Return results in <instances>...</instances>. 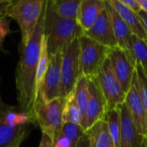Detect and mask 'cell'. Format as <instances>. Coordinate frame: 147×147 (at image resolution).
Returning a JSON list of instances; mask_svg holds the SVG:
<instances>
[{"label": "cell", "instance_id": "12", "mask_svg": "<svg viewBox=\"0 0 147 147\" xmlns=\"http://www.w3.org/2000/svg\"><path fill=\"white\" fill-rule=\"evenodd\" d=\"M84 35L109 48L118 47L113 29L111 16L107 7L102 12L93 26L84 32Z\"/></svg>", "mask_w": 147, "mask_h": 147}, {"label": "cell", "instance_id": "6", "mask_svg": "<svg viewBox=\"0 0 147 147\" xmlns=\"http://www.w3.org/2000/svg\"><path fill=\"white\" fill-rule=\"evenodd\" d=\"M78 39L71 41L62 50L61 97H66L74 90L78 78L82 76L80 68V45Z\"/></svg>", "mask_w": 147, "mask_h": 147}, {"label": "cell", "instance_id": "3", "mask_svg": "<svg viewBox=\"0 0 147 147\" xmlns=\"http://www.w3.org/2000/svg\"><path fill=\"white\" fill-rule=\"evenodd\" d=\"M47 0H11L7 9V17L15 20L21 30L22 45L31 40Z\"/></svg>", "mask_w": 147, "mask_h": 147}, {"label": "cell", "instance_id": "23", "mask_svg": "<svg viewBox=\"0 0 147 147\" xmlns=\"http://www.w3.org/2000/svg\"><path fill=\"white\" fill-rule=\"evenodd\" d=\"M49 59H50V55H49L48 49H47V40H46L45 34H44L42 47H41V52H40V59H39L37 73H36V99H37V96L40 91L41 84L43 82L44 77L46 75V72H47L48 65H49Z\"/></svg>", "mask_w": 147, "mask_h": 147}, {"label": "cell", "instance_id": "32", "mask_svg": "<svg viewBox=\"0 0 147 147\" xmlns=\"http://www.w3.org/2000/svg\"><path fill=\"white\" fill-rule=\"evenodd\" d=\"M75 147H90V139L87 132L80 138Z\"/></svg>", "mask_w": 147, "mask_h": 147}, {"label": "cell", "instance_id": "15", "mask_svg": "<svg viewBox=\"0 0 147 147\" xmlns=\"http://www.w3.org/2000/svg\"><path fill=\"white\" fill-rule=\"evenodd\" d=\"M105 3L111 16L113 29L117 42V47L123 50L128 51L131 53L130 45H131L132 36L134 34L133 32L131 31L127 24L124 22V20L121 18V16L117 13L115 8L110 4L109 0H105Z\"/></svg>", "mask_w": 147, "mask_h": 147}, {"label": "cell", "instance_id": "2", "mask_svg": "<svg viewBox=\"0 0 147 147\" xmlns=\"http://www.w3.org/2000/svg\"><path fill=\"white\" fill-rule=\"evenodd\" d=\"M45 37L49 55H55L71 41L84 34L77 21L59 16L47 5L45 17Z\"/></svg>", "mask_w": 147, "mask_h": 147}, {"label": "cell", "instance_id": "24", "mask_svg": "<svg viewBox=\"0 0 147 147\" xmlns=\"http://www.w3.org/2000/svg\"><path fill=\"white\" fill-rule=\"evenodd\" d=\"M27 128V126L14 127L0 123V147H8L15 139Z\"/></svg>", "mask_w": 147, "mask_h": 147}, {"label": "cell", "instance_id": "10", "mask_svg": "<svg viewBox=\"0 0 147 147\" xmlns=\"http://www.w3.org/2000/svg\"><path fill=\"white\" fill-rule=\"evenodd\" d=\"M61 61L62 52L50 56L49 65L41 84L37 98L44 102L61 97Z\"/></svg>", "mask_w": 147, "mask_h": 147}, {"label": "cell", "instance_id": "13", "mask_svg": "<svg viewBox=\"0 0 147 147\" xmlns=\"http://www.w3.org/2000/svg\"><path fill=\"white\" fill-rule=\"evenodd\" d=\"M119 108L121 111L120 147H147V140L138 131L126 104Z\"/></svg>", "mask_w": 147, "mask_h": 147}, {"label": "cell", "instance_id": "31", "mask_svg": "<svg viewBox=\"0 0 147 147\" xmlns=\"http://www.w3.org/2000/svg\"><path fill=\"white\" fill-rule=\"evenodd\" d=\"M11 0H0V21L7 19V9Z\"/></svg>", "mask_w": 147, "mask_h": 147}, {"label": "cell", "instance_id": "11", "mask_svg": "<svg viewBox=\"0 0 147 147\" xmlns=\"http://www.w3.org/2000/svg\"><path fill=\"white\" fill-rule=\"evenodd\" d=\"M125 104L138 131L147 140V117L138 88L136 71H134L131 87L127 93Z\"/></svg>", "mask_w": 147, "mask_h": 147}, {"label": "cell", "instance_id": "16", "mask_svg": "<svg viewBox=\"0 0 147 147\" xmlns=\"http://www.w3.org/2000/svg\"><path fill=\"white\" fill-rule=\"evenodd\" d=\"M109 2L115 8L117 13L121 16L124 22L127 24L133 34L135 36L146 41L147 43L146 31L139 15L125 6L121 2V0H109Z\"/></svg>", "mask_w": 147, "mask_h": 147}, {"label": "cell", "instance_id": "29", "mask_svg": "<svg viewBox=\"0 0 147 147\" xmlns=\"http://www.w3.org/2000/svg\"><path fill=\"white\" fill-rule=\"evenodd\" d=\"M121 2L127 6L129 9L135 13H139L141 11V8L139 3V0H121Z\"/></svg>", "mask_w": 147, "mask_h": 147}, {"label": "cell", "instance_id": "8", "mask_svg": "<svg viewBox=\"0 0 147 147\" xmlns=\"http://www.w3.org/2000/svg\"><path fill=\"white\" fill-rule=\"evenodd\" d=\"M113 71L126 93L129 90L136 67L134 56L120 47L109 48V57Z\"/></svg>", "mask_w": 147, "mask_h": 147}, {"label": "cell", "instance_id": "33", "mask_svg": "<svg viewBox=\"0 0 147 147\" xmlns=\"http://www.w3.org/2000/svg\"><path fill=\"white\" fill-rule=\"evenodd\" d=\"M39 147H54L53 140L48 135H47L45 134H42Z\"/></svg>", "mask_w": 147, "mask_h": 147}, {"label": "cell", "instance_id": "28", "mask_svg": "<svg viewBox=\"0 0 147 147\" xmlns=\"http://www.w3.org/2000/svg\"><path fill=\"white\" fill-rule=\"evenodd\" d=\"M54 147H73L71 141L63 134H59L53 141Z\"/></svg>", "mask_w": 147, "mask_h": 147}, {"label": "cell", "instance_id": "35", "mask_svg": "<svg viewBox=\"0 0 147 147\" xmlns=\"http://www.w3.org/2000/svg\"><path fill=\"white\" fill-rule=\"evenodd\" d=\"M141 10L146 12L147 14V0H139Z\"/></svg>", "mask_w": 147, "mask_h": 147}, {"label": "cell", "instance_id": "7", "mask_svg": "<svg viewBox=\"0 0 147 147\" xmlns=\"http://www.w3.org/2000/svg\"><path fill=\"white\" fill-rule=\"evenodd\" d=\"M96 78L105 97L108 111L115 109L125 103L127 93L116 78L109 58L102 65Z\"/></svg>", "mask_w": 147, "mask_h": 147}, {"label": "cell", "instance_id": "30", "mask_svg": "<svg viewBox=\"0 0 147 147\" xmlns=\"http://www.w3.org/2000/svg\"><path fill=\"white\" fill-rule=\"evenodd\" d=\"M28 129L26 128L25 130H23L16 139H15V140H13L11 143H10V145L8 147H20L21 146V145H22V143L23 142V140L27 138V136H28Z\"/></svg>", "mask_w": 147, "mask_h": 147}, {"label": "cell", "instance_id": "26", "mask_svg": "<svg viewBox=\"0 0 147 147\" xmlns=\"http://www.w3.org/2000/svg\"><path fill=\"white\" fill-rule=\"evenodd\" d=\"M135 71L137 75L139 91L140 94V97H141L147 117V75L143 71V69L140 67V65H139L137 63H136Z\"/></svg>", "mask_w": 147, "mask_h": 147}, {"label": "cell", "instance_id": "22", "mask_svg": "<svg viewBox=\"0 0 147 147\" xmlns=\"http://www.w3.org/2000/svg\"><path fill=\"white\" fill-rule=\"evenodd\" d=\"M131 53L147 75V43L142 39L133 34L130 45Z\"/></svg>", "mask_w": 147, "mask_h": 147}, {"label": "cell", "instance_id": "18", "mask_svg": "<svg viewBox=\"0 0 147 147\" xmlns=\"http://www.w3.org/2000/svg\"><path fill=\"white\" fill-rule=\"evenodd\" d=\"M90 139V147H113L106 119L96 123L87 131Z\"/></svg>", "mask_w": 147, "mask_h": 147}, {"label": "cell", "instance_id": "1", "mask_svg": "<svg viewBox=\"0 0 147 147\" xmlns=\"http://www.w3.org/2000/svg\"><path fill=\"white\" fill-rule=\"evenodd\" d=\"M46 6L39 19L31 40L19 47L20 58L16 71V98L19 109L31 120L36 102V73L45 33Z\"/></svg>", "mask_w": 147, "mask_h": 147}, {"label": "cell", "instance_id": "25", "mask_svg": "<svg viewBox=\"0 0 147 147\" xmlns=\"http://www.w3.org/2000/svg\"><path fill=\"white\" fill-rule=\"evenodd\" d=\"M60 134L67 137L71 141L73 147H75L80 138L85 134V132L79 125L73 123H64Z\"/></svg>", "mask_w": 147, "mask_h": 147}, {"label": "cell", "instance_id": "17", "mask_svg": "<svg viewBox=\"0 0 147 147\" xmlns=\"http://www.w3.org/2000/svg\"><path fill=\"white\" fill-rule=\"evenodd\" d=\"M82 0H48L47 5L59 16L77 21Z\"/></svg>", "mask_w": 147, "mask_h": 147}, {"label": "cell", "instance_id": "34", "mask_svg": "<svg viewBox=\"0 0 147 147\" xmlns=\"http://www.w3.org/2000/svg\"><path fill=\"white\" fill-rule=\"evenodd\" d=\"M137 14L139 15V16H140V20H141L144 27H145V29H146L147 34V14L146 12H144L143 10H141L140 12H139Z\"/></svg>", "mask_w": 147, "mask_h": 147}, {"label": "cell", "instance_id": "5", "mask_svg": "<svg viewBox=\"0 0 147 147\" xmlns=\"http://www.w3.org/2000/svg\"><path fill=\"white\" fill-rule=\"evenodd\" d=\"M81 75L88 79L96 78L109 57V48L86 35L79 37Z\"/></svg>", "mask_w": 147, "mask_h": 147}, {"label": "cell", "instance_id": "20", "mask_svg": "<svg viewBox=\"0 0 147 147\" xmlns=\"http://www.w3.org/2000/svg\"><path fill=\"white\" fill-rule=\"evenodd\" d=\"M82 115L75 99L74 90L65 97L63 110V122L82 125Z\"/></svg>", "mask_w": 147, "mask_h": 147}, {"label": "cell", "instance_id": "4", "mask_svg": "<svg viewBox=\"0 0 147 147\" xmlns=\"http://www.w3.org/2000/svg\"><path fill=\"white\" fill-rule=\"evenodd\" d=\"M65 97L44 102L38 97L32 114V124H37L42 134L48 135L53 141L60 134L63 127V110Z\"/></svg>", "mask_w": 147, "mask_h": 147}, {"label": "cell", "instance_id": "14", "mask_svg": "<svg viewBox=\"0 0 147 147\" xmlns=\"http://www.w3.org/2000/svg\"><path fill=\"white\" fill-rule=\"evenodd\" d=\"M105 8V0H82L77 16V22L84 32L89 30Z\"/></svg>", "mask_w": 147, "mask_h": 147}, {"label": "cell", "instance_id": "19", "mask_svg": "<svg viewBox=\"0 0 147 147\" xmlns=\"http://www.w3.org/2000/svg\"><path fill=\"white\" fill-rule=\"evenodd\" d=\"M89 79L84 76H80L78 78L76 86L74 88V96L76 102L78 103V106L80 109L81 115H82V125L83 127L86 116V111H87V104H88V97H89Z\"/></svg>", "mask_w": 147, "mask_h": 147}, {"label": "cell", "instance_id": "27", "mask_svg": "<svg viewBox=\"0 0 147 147\" xmlns=\"http://www.w3.org/2000/svg\"><path fill=\"white\" fill-rule=\"evenodd\" d=\"M11 33L9 28V20L4 19L0 21V50H3V43L5 37Z\"/></svg>", "mask_w": 147, "mask_h": 147}, {"label": "cell", "instance_id": "21", "mask_svg": "<svg viewBox=\"0 0 147 147\" xmlns=\"http://www.w3.org/2000/svg\"><path fill=\"white\" fill-rule=\"evenodd\" d=\"M113 147H120L121 141V111L120 108L108 111L105 116Z\"/></svg>", "mask_w": 147, "mask_h": 147}, {"label": "cell", "instance_id": "9", "mask_svg": "<svg viewBox=\"0 0 147 147\" xmlns=\"http://www.w3.org/2000/svg\"><path fill=\"white\" fill-rule=\"evenodd\" d=\"M88 91L89 97L86 116L82 127L84 132H87L96 123L103 120L108 112L107 102L96 78L89 79Z\"/></svg>", "mask_w": 147, "mask_h": 147}]
</instances>
